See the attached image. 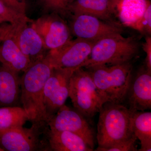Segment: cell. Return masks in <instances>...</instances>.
Segmentation results:
<instances>
[{"mask_svg": "<svg viewBox=\"0 0 151 151\" xmlns=\"http://www.w3.org/2000/svg\"><path fill=\"white\" fill-rule=\"evenodd\" d=\"M133 112L122 103L108 102L103 105L97 124L98 148H107L136 137L132 125Z\"/></svg>", "mask_w": 151, "mask_h": 151, "instance_id": "1", "label": "cell"}, {"mask_svg": "<svg viewBox=\"0 0 151 151\" xmlns=\"http://www.w3.org/2000/svg\"><path fill=\"white\" fill-rule=\"evenodd\" d=\"M53 67L45 57L32 63L21 78V102L32 122L45 121L43 106L44 89Z\"/></svg>", "mask_w": 151, "mask_h": 151, "instance_id": "2", "label": "cell"}, {"mask_svg": "<svg viewBox=\"0 0 151 151\" xmlns=\"http://www.w3.org/2000/svg\"><path fill=\"white\" fill-rule=\"evenodd\" d=\"M139 49V44L133 37H125L122 34L105 37L95 42L89 57L81 68L130 62L137 54Z\"/></svg>", "mask_w": 151, "mask_h": 151, "instance_id": "3", "label": "cell"}, {"mask_svg": "<svg viewBox=\"0 0 151 151\" xmlns=\"http://www.w3.org/2000/svg\"><path fill=\"white\" fill-rule=\"evenodd\" d=\"M86 69L107 102L122 103L125 101L132 80L130 62L115 65H95Z\"/></svg>", "mask_w": 151, "mask_h": 151, "instance_id": "4", "label": "cell"}, {"mask_svg": "<svg viewBox=\"0 0 151 151\" xmlns=\"http://www.w3.org/2000/svg\"><path fill=\"white\" fill-rule=\"evenodd\" d=\"M69 97L76 111L86 118L94 117L107 102L83 68L76 69L70 77Z\"/></svg>", "mask_w": 151, "mask_h": 151, "instance_id": "5", "label": "cell"}, {"mask_svg": "<svg viewBox=\"0 0 151 151\" xmlns=\"http://www.w3.org/2000/svg\"><path fill=\"white\" fill-rule=\"evenodd\" d=\"M45 121L33 122L29 128L23 127L9 130L0 135L2 151H50Z\"/></svg>", "mask_w": 151, "mask_h": 151, "instance_id": "6", "label": "cell"}, {"mask_svg": "<svg viewBox=\"0 0 151 151\" xmlns=\"http://www.w3.org/2000/svg\"><path fill=\"white\" fill-rule=\"evenodd\" d=\"M76 69L53 68L44 89L43 106L45 122L65 105L69 97L70 78Z\"/></svg>", "mask_w": 151, "mask_h": 151, "instance_id": "7", "label": "cell"}, {"mask_svg": "<svg viewBox=\"0 0 151 151\" xmlns=\"http://www.w3.org/2000/svg\"><path fill=\"white\" fill-rule=\"evenodd\" d=\"M96 42L79 38L71 39L60 47L49 50L45 57L55 68H79L89 57Z\"/></svg>", "mask_w": 151, "mask_h": 151, "instance_id": "8", "label": "cell"}, {"mask_svg": "<svg viewBox=\"0 0 151 151\" xmlns=\"http://www.w3.org/2000/svg\"><path fill=\"white\" fill-rule=\"evenodd\" d=\"M86 118L77 111L64 105L45 122L50 130L67 131L80 136L94 150L95 133Z\"/></svg>", "mask_w": 151, "mask_h": 151, "instance_id": "9", "label": "cell"}, {"mask_svg": "<svg viewBox=\"0 0 151 151\" xmlns=\"http://www.w3.org/2000/svg\"><path fill=\"white\" fill-rule=\"evenodd\" d=\"M69 27L71 34L76 38L97 41L105 37L122 34L121 25L105 21L86 14L71 15Z\"/></svg>", "mask_w": 151, "mask_h": 151, "instance_id": "10", "label": "cell"}, {"mask_svg": "<svg viewBox=\"0 0 151 151\" xmlns=\"http://www.w3.org/2000/svg\"><path fill=\"white\" fill-rule=\"evenodd\" d=\"M0 31L6 33L13 39L23 53L30 60L32 64L46 55L45 50H47L31 22L4 24L0 27Z\"/></svg>", "mask_w": 151, "mask_h": 151, "instance_id": "11", "label": "cell"}, {"mask_svg": "<svg viewBox=\"0 0 151 151\" xmlns=\"http://www.w3.org/2000/svg\"><path fill=\"white\" fill-rule=\"evenodd\" d=\"M47 50L58 48L71 40V32L60 16L48 14L31 22Z\"/></svg>", "mask_w": 151, "mask_h": 151, "instance_id": "12", "label": "cell"}, {"mask_svg": "<svg viewBox=\"0 0 151 151\" xmlns=\"http://www.w3.org/2000/svg\"><path fill=\"white\" fill-rule=\"evenodd\" d=\"M127 97L132 112L151 109V72L143 66L131 81Z\"/></svg>", "mask_w": 151, "mask_h": 151, "instance_id": "13", "label": "cell"}, {"mask_svg": "<svg viewBox=\"0 0 151 151\" xmlns=\"http://www.w3.org/2000/svg\"><path fill=\"white\" fill-rule=\"evenodd\" d=\"M150 0H111L112 14L123 26L135 29Z\"/></svg>", "mask_w": 151, "mask_h": 151, "instance_id": "14", "label": "cell"}, {"mask_svg": "<svg viewBox=\"0 0 151 151\" xmlns=\"http://www.w3.org/2000/svg\"><path fill=\"white\" fill-rule=\"evenodd\" d=\"M0 63L19 73L24 72L31 65L30 60L19 48L10 36L0 31Z\"/></svg>", "mask_w": 151, "mask_h": 151, "instance_id": "15", "label": "cell"}, {"mask_svg": "<svg viewBox=\"0 0 151 151\" xmlns=\"http://www.w3.org/2000/svg\"><path fill=\"white\" fill-rule=\"evenodd\" d=\"M21 96L18 73L0 63V108L20 106Z\"/></svg>", "mask_w": 151, "mask_h": 151, "instance_id": "16", "label": "cell"}, {"mask_svg": "<svg viewBox=\"0 0 151 151\" xmlns=\"http://www.w3.org/2000/svg\"><path fill=\"white\" fill-rule=\"evenodd\" d=\"M47 139L50 151L94 150L80 136L67 131H54L48 128Z\"/></svg>", "mask_w": 151, "mask_h": 151, "instance_id": "17", "label": "cell"}, {"mask_svg": "<svg viewBox=\"0 0 151 151\" xmlns=\"http://www.w3.org/2000/svg\"><path fill=\"white\" fill-rule=\"evenodd\" d=\"M70 15L86 14L113 23L111 0H74L69 8Z\"/></svg>", "mask_w": 151, "mask_h": 151, "instance_id": "18", "label": "cell"}, {"mask_svg": "<svg viewBox=\"0 0 151 151\" xmlns=\"http://www.w3.org/2000/svg\"><path fill=\"white\" fill-rule=\"evenodd\" d=\"M134 134L140 142L141 148L138 151H151V113L136 111L132 115Z\"/></svg>", "mask_w": 151, "mask_h": 151, "instance_id": "19", "label": "cell"}, {"mask_svg": "<svg viewBox=\"0 0 151 151\" xmlns=\"http://www.w3.org/2000/svg\"><path fill=\"white\" fill-rule=\"evenodd\" d=\"M29 117L21 106L0 108V135L9 130L23 127Z\"/></svg>", "mask_w": 151, "mask_h": 151, "instance_id": "20", "label": "cell"}, {"mask_svg": "<svg viewBox=\"0 0 151 151\" xmlns=\"http://www.w3.org/2000/svg\"><path fill=\"white\" fill-rule=\"evenodd\" d=\"M74 0H37L39 6L45 14H55L60 17L70 15L69 7Z\"/></svg>", "mask_w": 151, "mask_h": 151, "instance_id": "21", "label": "cell"}, {"mask_svg": "<svg viewBox=\"0 0 151 151\" xmlns=\"http://www.w3.org/2000/svg\"><path fill=\"white\" fill-rule=\"evenodd\" d=\"M26 15L19 13L0 2V27L4 24H16L21 23L31 22Z\"/></svg>", "mask_w": 151, "mask_h": 151, "instance_id": "22", "label": "cell"}, {"mask_svg": "<svg viewBox=\"0 0 151 151\" xmlns=\"http://www.w3.org/2000/svg\"><path fill=\"white\" fill-rule=\"evenodd\" d=\"M135 30L143 35L151 36V4L150 5L142 17L138 22Z\"/></svg>", "mask_w": 151, "mask_h": 151, "instance_id": "23", "label": "cell"}, {"mask_svg": "<svg viewBox=\"0 0 151 151\" xmlns=\"http://www.w3.org/2000/svg\"><path fill=\"white\" fill-rule=\"evenodd\" d=\"M137 139L136 137L124 141L122 142L115 144L107 148H100L97 147V151H138L136 147V142Z\"/></svg>", "mask_w": 151, "mask_h": 151, "instance_id": "24", "label": "cell"}, {"mask_svg": "<svg viewBox=\"0 0 151 151\" xmlns=\"http://www.w3.org/2000/svg\"><path fill=\"white\" fill-rule=\"evenodd\" d=\"M0 2L19 13L26 15V3L25 0H0Z\"/></svg>", "mask_w": 151, "mask_h": 151, "instance_id": "25", "label": "cell"}, {"mask_svg": "<svg viewBox=\"0 0 151 151\" xmlns=\"http://www.w3.org/2000/svg\"><path fill=\"white\" fill-rule=\"evenodd\" d=\"M143 50L146 54L145 66L147 70L151 72V37L147 36L145 41L142 44Z\"/></svg>", "mask_w": 151, "mask_h": 151, "instance_id": "26", "label": "cell"}, {"mask_svg": "<svg viewBox=\"0 0 151 151\" xmlns=\"http://www.w3.org/2000/svg\"><path fill=\"white\" fill-rule=\"evenodd\" d=\"M0 151H2L1 150V148H0Z\"/></svg>", "mask_w": 151, "mask_h": 151, "instance_id": "27", "label": "cell"}]
</instances>
